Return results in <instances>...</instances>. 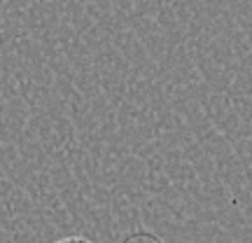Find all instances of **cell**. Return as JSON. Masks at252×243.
<instances>
[{
    "label": "cell",
    "mask_w": 252,
    "mask_h": 243,
    "mask_svg": "<svg viewBox=\"0 0 252 243\" xmlns=\"http://www.w3.org/2000/svg\"><path fill=\"white\" fill-rule=\"evenodd\" d=\"M54 243H91L89 239H84V236H65V239H59Z\"/></svg>",
    "instance_id": "cell-1"
}]
</instances>
